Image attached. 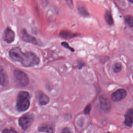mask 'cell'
<instances>
[{
    "label": "cell",
    "mask_w": 133,
    "mask_h": 133,
    "mask_svg": "<svg viewBox=\"0 0 133 133\" xmlns=\"http://www.w3.org/2000/svg\"><path fill=\"white\" fill-rule=\"evenodd\" d=\"M18 62H20L25 67H33L40 64V59L32 51L26 53H23L22 51Z\"/></svg>",
    "instance_id": "cell-1"
},
{
    "label": "cell",
    "mask_w": 133,
    "mask_h": 133,
    "mask_svg": "<svg viewBox=\"0 0 133 133\" xmlns=\"http://www.w3.org/2000/svg\"><path fill=\"white\" fill-rule=\"evenodd\" d=\"M29 94L27 91H20L19 93L16 102V108L18 111L24 112L29 108Z\"/></svg>",
    "instance_id": "cell-2"
},
{
    "label": "cell",
    "mask_w": 133,
    "mask_h": 133,
    "mask_svg": "<svg viewBox=\"0 0 133 133\" xmlns=\"http://www.w3.org/2000/svg\"><path fill=\"white\" fill-rule=\"evenodd\" d=\"M14 76L16 81L20 86L26 87L29 83V79L26 73L19 69L14 70Z\"/></svg>",
    "instance_id": "cell-3"
},
{
    "label": "cell",
    "mask_w": 133,
    "mask_h": 133,
    "mask_svg": "<svg viewBox=\"0 0 133 133\" xmlns=\"http://www.w3.org/2000/svg\"><path fill=\"white\" fill-rule=\"evenodd\" d=\"M34 119L33 115L27 113L20 118L18 119L19 125L23 130H26L31 126Z\"/></svg>",
    "instance_id": "cell-4"
},
{
    "label": "cell",
    "mask_w": 133,
    "mask_h": 133,
    "mask_svg": "<svg viewBox=\"0 0 133 133\" xmlns=\"http://www.w3.org/2000/svg\"><path fill=\"white\" fill-rule=\"evenodd\" d=\"M127 95V92L124 89H119L111 95V98L112 100L114 102H119L123 100Z\"/></svg>",
    "instance_id": "cell-5"
},
{
    "label": "cell",
    "mask_w": 133,
    "mask_h": 133,
    "mask_svg": "<svg viewBox=\"0 0 133 133\" xmlns=\"http://www.w3.org/2000/svg\"><path fill=\"white\" fill-rule=\"evenodd\" d=\"M21 37L22 39L25 42L35 45L39 44V43L36 39L33 36L28 34L26 29H23L21 31Z\"/></svg>",
    "instance_id": "cell-6"
},
{
    "label": "cell",
    "mask_w": 133,
    "mask_h": 133,
    "mask_svg": "<svg viewBox=\"0 0 133 133\" xmlns=\"http://www.w3.org/2000/svg\"><path fill=\"white\" fill-rule=\"evenodd\" d=\"M100 106L102 111L105 112H109L111 109V104L108 98L104 96H101L99 98Z\"/></svg>",
    "instance_id": "cell-7"
},
{
    "label": "cell",
    "mask_w": 133,
    "mask_h": 133,
    "mask_svg": "<svg viewBox=\"0 0 133 133\" xmlns=\"http://www.w3.org/2000/svg\"><path fill=\"white\" fill-rule=\"evenodd\" d=\"M15 36L14 31L10 28H7L4 32L3 39L6 43H11L14 41Z\"/></svg>",
    "instance_id": "cell-8"
},
{
    "label": "cell",
    "mask_w": 133,
    "mask_h": 133,
    "mask_svg": "<svg viewBox=\"0 0 133 133\" xmlns=\"http://www.w3.org/2000/svg\"><path fill=\"white\" fill-rule=\"evenodd\" d=\"M125 125L128 127H131L133 124V109L127 110L125 115Z\"/></svg>",
    "instance_id": "cell-9"
},
{
    "label": "cell",
    "mask_w": 133,
    "mask_h": 133,
    "mask_svg": "<svg viewBox=\"0 0 133 133\" xmlns=\"http://www.w3.org/2000/svg\"><path fill=\"white\" fill-rule=\"evenodd\" d=\"M36 96L38 102L41 105H46L50 101L49 97L42 91L37 92Z\"/></svg>",
    "instance_id": "cell-10"
},
{
    "label": "cell",
    "mask_w": 133,
    "mask_h": 133,
    "mask_svg": "<svg viewBox=\"0 0 133 133\" xmlns=\"http://www.w3.org/2000/svg\"><path fill=\"white\" fill-rule=\"evenodd\" d=\"M78 36L79 34H78L73 33L68 30H63L59 34L60 37L66 39H72Z\"/></svg>",
    "instance_id": "cell-11"
},
{
    "label": "cell",
    "mask_w": 133,
    "mask_h": 133,
    "mask_svg": "<svg viewBox=\"0 0 133 133\" xmlns=\"http://www.w3.org/2000/svg\"><path fill=\"white\" fill-rule=\"evenodd\" d=\"M1 84L2 87H6L9 84V80L8 76L3 69H1Z\"/></svg>",
    "instance_id": "cell-12"
},
{
    "label": "cell",
    "mask_w": 133,
    "mask_h": 133,
    "mask_svg": "<svg viewBox=\"0 0 133 133\" xmlns=\"http://www.w3.org/2000/svg\"><path fill=\"white\" fill-rule=\"evenodd\" d=\"M40 132H45L48 133H54V129L51 125L47 124H44L40 126L38 129Z\"/></svg>",
    "instance_id": "cell-13"
},
{
    "label": "cell",
    "mask_w": 133,
    "mask_h": 133,
    "mask_svg": "<svg viewBox=\"0 0 133 133\" xmlns=\"http://www.w3.org/2000/svg\"><path fill=\"white\" fill-rule=\"evenodd\" d=\"M78 10L79 13L83 17H87L89 16V12L86 6L82 4L78 5Z\"/></svg>",
    "instance_id": "cell-14"
},
{
    "label": "cell",
    "mask_w": 133,
    "mask_h": 133,
    "mask_svg": "<svg viewBox=\"0 0 133 133\" xmlns=\"http://www.w3.org/2000/svg\"><path fill=\"white\" fill-rule=\"evenodd\" d=\"M105 19L106 22L108 25H112L114 23V20L112 18V15L111 12L109 11H107L105 12Z\"/></svg>",
    "instance_id": "cell-15"
},
{
    "label": "cell",
    "mask_w": 133,
    "mask_h": 133,
    "mask_svg": "<svg viewBox=\"0 0 133 133\" xmlns=\"http://www.w3.org/2000/svg\"><path fill=\"white\" fill-rule=\"evenodd\" d=\"M125 21L129 27L130 28L133 27V18L132 16H126L125 18Z\"/></svg>",
    "instance_id": "cell-16"
},
{
    "label": "cell",
    "mask_w": 133,
    "mask_h": 133,
    "mask_svg": "<svg viewBox=\"0 0 133 133\" xmlns=\"http://www.w3.org/2000/svg\"><path fill=\"white\" fill-rule=\"evenodd\" d=\"M122 68V65L121 62H117L113 66L114 71L115 73H118L121 71Z\"/></svg>",
    "instance_id": "cell-17"
},
{
    "label": "cell",
    "mask_w": 133,
    "mask_h": 133,
    "mask_svg": "<svg viewBox=\"0 0 133 133\" xmlns=\"http://www.w3.org/2000/svg\"><path fill=\"white\" fill-rule=\"evenodd\" d=\"M61 45L62 46H63L64 47L69 49V50L70 51H72V52H74V51H75V50H74L73 48L70 47V46H69V45L68 44L66 43V42H62V43H61Z\"/></svg>",
    "instance_id": "cell-18"
},
{
    "label": "cell",
    "mask_w": 133,
    "mask_h": 133,
    "mask_svg": "<svg viewBox=\"0 0 133 133\" xmlns=\"http://www.w3.org/2000/svg\"><path fill=\"white\" fill-rule=\"evenodd\" d=\"M91 104H88L86 108H85V109L84 110V112L86 115H89L90 112L91 111Z\"/></svg>",
    "instance_id": "cell-19"
},
{
    "label": "cell",
    "mask_w": 133,
    "mask_h": 133,
    "mask_svg": "<svg viewBox=\"0 0 133 133\" xmlns=\"http://www.w3.org/2000/svg\"><path fill=\"white\" fill-rule=\"evenodd\" d=\"M2 133H19L16 130H14L13 129H5L3 130L2 131Z\"/></svg>",
    "instance_id": "cell-20"
},
{
    "label": "cell",
    "mask_w": 133,
    "mask_h": 133,
    "mask_svg": "<svg viewBox=\"0 0 133 133\" xmlns=\"http://www.w3.org/2000/svg\"><path fill=\"white\" fill-rule=\"evenodd\" d=\"M69 8L72 9L73 8V0H65Z\"/></svg>",
    "instance_id": "cell-21"
},
{
    "label": "cell",
    "mask_w": 133,
    "mask_h": 133,
    "mask_svg": "<svg viewBox=\"0 0 133 133\" xmlns=\"http://www.w3.org/2000/svg\"><path fill=\"white\" fill-rule=\"evenodd\" d=\"M41 3L42 5H43L44 6H45L47 5L48 2V0H41Z\"/></svg>",
    "instance_id": "cell-22"
},
{
    "label": "cell",
    "mask_w": 133,
    "mask_h": 133,
    "mask_svg": "<svg viewBox=\"0 0 133 133\" xmlns=\"http://www.w3.org/2000/svg\"><path fill=\"white\" fill-rule=\"evenodd\" d=\"M61 133H70L69 130L67 128H65L63 130V132Z\"/></svg>",
    "instance_id": "cell-23"
},
{
    "label": "cell",
    "mask_w": 133,
    "mask_h": 133,
    "mask_svg": "<svg viewBox=\"0 0 133 133\" xmlns=\"http://www.w3.org/2000/svg\"><path fill=\"white\" fill-rule=\"evenodd\" d=\"M129 1L131 3H133V0H129Z\"/></svg>",
    "instance_id": "cell-24"
},
{
    "label": "cell",
    "mask_w": 133,
    "mask_h": 133,
    "mask_svg": "<svg viewBox=\"0 0 133 133\" xmlns=\"http://www.w3.org/2000/svg\"></svg>",
    "instance_id": "cell-25"
}]
</instances>
